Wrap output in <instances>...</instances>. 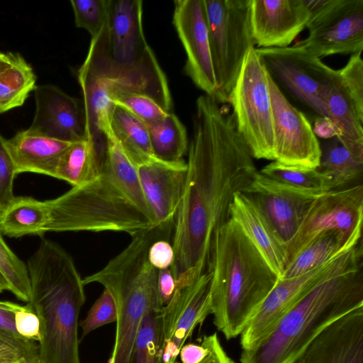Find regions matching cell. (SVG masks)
Listing matches in <instances>:
<instances>
[{"label":"cell","mask_w":363,"mask_h":363,"mask_svg":"<svg viewBox=\"0 0 363 363\" xmlns=\"http://www.w3.org/2000/svg\"><path fill=\"white\" fill-rule=\"evenodd\" d=\"M363 306L362 267L334 272L316 284L252 347L241 363H296L329 325Z\"/></svg>","instance_id":"8992f818"},{"label":"cell","mask_w":363,"mask_h":363,"mask_svg":"<svg viewBox=\"0 0 363 363\" xmlns=\"http://www.w3.org/2000/svg\"><path fill=\"white\" fill-rule=\"evenodd\" d=\"M267 78L274 123V161L290 167L318 168L321 145L310 121L289 101L269 73Z\"/></svg>","instance_id":"5bb4252c"},{"label":"cell","mask_w":363,"mask_h":363,"mask_svg":"<svg viewBox=\"0 0 363 363\" xmlns=\"http://www.w3.org/2000/svg\"><path fill=\"white\" fill-rule=\"evenodd\" d=\"M211 274L206 271L191 284L177 289L162 310V363H175L186 340L211 313Z\"/></svg>","instance_id":"2e32d148"},{"label":"cell","mask_w":363,"mask_h":363,"mask_svg":"<svg viewBox=\"0 0 363 363\" xmlns=\"http://www.w3.org/2000/svg\"><path fill=\"white\" fill-rule=\"evenodd\" d=\"M201 342L208 349V354L199 363H235L224 350L216 333L204 335Z\"/></svg>","instance_id":"7bdbcfd3"},{"label":"cell","mask_w":363,"mask_h":363,"mask_svg":"<svg viewBox=\"0 0 363 363\" xmlns=\"http://www.w3.org/2000/svg\"><path fill=\"white\" fill-rule=\"evenodd\" d=\"M362 220V184L321 194L312 201L296 233L286 245L288 263L313 239L328 231H339L348 239L360 241Z\"/></svg>","instance_id":"7c38bea8"},{"label":"cell","mask_w":363,"mask_h":363,"mask_svg":"<svg viewBox=\"0 0 363 363\" xmlns=\"http://www.w3.org/2000/svg\"><path fill=\"white\" fill-rule=\"evenodd\" d=\"M117 307L111 294L106 289L96 299L85 318L79 322L82 328V337L106 324L116 322Z\"/></svg>","instance_id":"8d00e7d4"},{"label":"cell","mask_w":363,"mask_h":363,"mask_svg":"<svg viewBox=\"0 0 363 363\" xmlns=\"http://www.w3.org/2000/svg\"><path fill=\"white\" fill-rule=\"evenodd\" d=\"M22 307L15 303L0 301V330L17 339H26L18 333L15 326V314Z\"/></svg>","instance_id":"ee69618b"},{"label":"cell","mask_w":363,"mask_h":363,"mask_svg":"<svg viewBox=\"0 0 363 363\" xmlns=\"http://www.w3.org/2000/svg\"><path fill=\"white\" fill-rule=\"evenodd\" d=\"M6 141L0 134V213L14 197L13 184L16 174Z\"/></svg>","instance_id":"ab89813d"},{"label":"cell","mask_w":363,"mask_h":363,"mask_svg":"<svg viewBox=\"0 0 363 363\" xmlns=\"http://www.w3.org/2000/svg\"><path fill=\"white\" fill-rule=\"evenodd\" d=\"M174 251L169 240L159 239L150 245L148 260L157 269L170 268L174 262Z\"/></svg>","instance_id":"b9f144b4"},{"label":"cell","mask_w":363,"mask_h":363,"mask_svg":"<svg viewBox=\"0 0 363 363\" xmlns=\"http://www.w3.org/2000/svg\"><path fill=\"white\" fill-rule=\"evenodd\" d=\"M131 238L128 246L103 268L83 278L84 286L102 285L116 304L115 341L108 363H130L145 315L163 308L157 291L158 269L148 260L150 245L162 234L154 227Z\"/></svg>","instance_id":"52a82bcc"},{"label":"cell","mask_w":363,"mask_h":363,"mask_svg":"<svg viewBox=\"0 0 363 363\" xmlns=\"http://www.w3.org/2000/svg\"><path fill=\"white\" fill-rule=\"evenodd\" d=\"M0 286L4 289V290H9V286L8 284L0 272Z\"/></svg>","instance_id":"681fc988"},{"label":"cell","mask_w":363,"mask_h":363,"mask_svg":"<svg viewBox=\"0 0 363 363\" xmlns=\"http://www.w3.org/2000/svg\"><path fill=\"white\" fill-rule=\"evenodd\" d=\"M176 289V281L170 268L158 270L157 291L163 307L172 301Z\"/></svg>","instance_id":"f6af8a7d"},{"label":"cell","mask_w":363,"mask_h":363,"mask_svg":"<svg viewBox=\"0 0 363 363\" xmlns=\"http://www.w3.org/2000/svg\"><path fill=\"white\" fill-rule=\"evenodd\" d=\"M212 61L218 85L216 100L228 103L247 52L255 47L250 0H203Z\"/></svg>","instance_id":"9c48e42d"},{"label":"cell","mask_w":363,"mask_h":363,"mask_svg":"<svg viewBox=\"0 0 363 363\" xmlns=\"http://www.w3.org/2000/svg\"><path fill=\"white\" fill-rule=\"evenodd\" d=\"M173 24L184 48L186 74L215 99L218 94L203 0L174 1Z\"/></svg>","instance_id":"9a60e30c"},{"label":"cell","mask_w":363,"mask_h":363,"mask_svg":"<svg viewBox=\"0 0 363 363\" xmlns=\"http://www.w3.org/2000/svg\"><path fill=\"white\" fill-rule=\"evenodd\" d=\"M30 286L28 304L40 322V363H81L79 316L86 295L71 255L43 239L26 263Z\"/></svg>","instance_id":"277c9868"},{"label":"cell","mask_w":363,"mask_h":363,"mask_svg":"<svg viewBox=\"0 0 363 363\" xmlns=\"http://www.w3.org/2000/svg\"><path fill=\"white\" fill-rule=\"evenodd\" d=\"M140 0H109L106 23L91 37L79 71L107 84L110 91L145 95L169 112L167 77L145 37Z\"/></svg>","instance_id":"3957f363"},{"label":"cell","mask_w":363,"mask_h":363,"mask_svg":"<svg viewBox=\"0 0 363 363\" xmlns=\"http://www.w3.org/2000/svg\"><path fill=\"white\" fill-rule=\"evenodd\" d=\"M308 36L295 45L320 58L363 50V0L308 1Z\"/></svg>","instance_id":"8fae6325"},{"label":"cell","mask_w":363,"mask_h":363,"mask_svg":"<svg viewBox=\"0 0 363 363\" xmlns=\"http://www.w3.org/2000/svg\"><path fill=\"white\" fill-rule=\"evenodd\" d=\"M50 220L46 201L14 196L0 213V233L10 238L42 235Z\"/></svg>","instance_id":"83f0119b"},{"label":"cell","mask_w":363,"mask_h":363,"mask_svg":"<svg viewBox=\"0 0 363 363\" xmlns=\"http://www.w3.org/2000/svg\"><path fill=\"white\" fill-rule=\"evenodd\" d=\"M26 358L39 362L38 345L29 339H17L0 330V359L13 360Z\"/></svg>","instance_id":"f35d334b"},{"label":"cell","mask_w":363,"mask_h":363,"mask_svg":"<svg viewBox=\"0 0 363 363\" xmlns=\"http://www.w3.org/2000/svg\"><path fill=\"white\" fill-rule=\"evenodd\" d=\"M145 199L156 225H174L186 176V162H164L157 159L137 167Z\"/></svg>","instance_id":"ffe728a7"},{"label":"cell","mask_w":363,"mask_h":363,"mask_svg":"<svg viewBox=\"0 0 363 363\" xmlns=\"http://www.w3.org/2000/svg\"><path fill=\"white\" fill-rule=\"evenodd\" d=\"M313 129L317 137L332 138L337 135L333 125L327 118H317Z\"/></svg>","instance_id":"7dc6e473"},{"label":"cell","mask_w":363,"mask_h":363,"mask_svg":"<svg viewBox=\"0 0 363 363\" xmlns=\"http://www.w3.org/2000/svg\"><path fill=\"white\" fill-rule=\"evenodd\" d=\"M361 242L334 259L303 275L278 279L240 334L242 350L248 349L265 336L279 319L312 287L327 276L362 266Z\"/></svg>","instance_id":"4fadbf2b"},{"label":"cell","mask_w":363,"mask_h":363,"mask_svg":"<svg viewBox=\"0 0 363 363\" xmlns=\"http://www.w3.org/2000/svg\"><path fill=\"white\" fill-rule=\"evenodd\" d=\"M106 152V146L100 147L86 138L72 143L59 159L55 178L73 186L95 180L104 170Z\"/></svg>","instance_id":"d4e9b609"},{"label":"cell","mask_w":363,"mask_h":363,"mask_svg":"<svg viewBox=\"0 0 363 363\" xmlns=\"http://www.w3.org/2000/svg\"><path fill=\"white\" fill-rule=\"evenodd\" d=\"M108 121L112 135L136 167L156 159L152 150L148 128L144 121L114 104Z\"/></svg>","instance_id":"484cf974"},{"label":"cell","mask_w":363,"mask_h":363,"mask_svg":"<svg viewBox=\"0 0 363 363\" xmlns=\"http://www.w3.org/2000/svg\"><path fill=\"white\" fill-rule=\"evenodd\" d=\"M206 271L211 274L213 324L225 339L235 338L279 278L231 219L213 234Z\"/></svg>","instance_id":"5b68a950"},{"label":"cell","mask_w":363,"mask_h":363,"mask_svg":"<svg viewBox=\"0 0 363 363\" xmlns=\"http://www.w3.org/2000/svg\"><path fill=\"white\" fill-rule=\"evenodd\" d=\"M187 150L185 186L172 238L170 269L177 289L206 271L214 233L230 220L235 194L244 192L258 172L233 114H225L206 94L196 100Z\"/></svg>","instance_id":"6da1fadb"},{"label":"cell","mask_w":363,"mask_h":363,"mask_svg":"<svg viewBox=\"0 0 363 363\" xmlns=\"http://www.w3.org/2000/svg\"><path fill=\"white\" fill-rule=\"evenodd\" d=\"M0 272L6 279L9 291L18 299L28 302L30 286L26 264L8 247L0 233Z\"/></svg>","instance_id":"836d02e7"},{"label":"cell","mask_w":363,"mask_h":363,"mask_svg":"<svg viewBox=\"0 0 363 363\" xmlns=\"http://www.w3.org/2000/svg\"><path fill=\"white\" fill-rule=\"evenodd\" d=\"M155 157L168 163L183 160L188 149L186 131L180 120L169 113L162 120L147 124Z\"/></svg>","instance_id":"4dcf8cb0"},{"label":"cell","mask_w":363,"mask_h":363,"mask_svg":"<svg viewBox=\"0 0 363 363\" xmlns=\"http://www.w3.org/2000/svg\"><path fill=\"white\" fill-rule=\"evenodd\" d=\"M162 310L152 309L145 315L130 363H162Z\"/></svg>","instance_id":"d6a6232c"},{"label":"cell","mask_w":363,"mask_h":363,"mask_svg":"<svg viewBox=\"0 0 363 363\" xmlns=\"http://www.w3.org/2000/svg\"><path fill=\"white\" fill-rule=\"evenodd\" d=\"M15 326L18 333L26 339L38 342L40 339V322L35 313L28 304L15 314Z\"/></svg>","instance_id":"60d3db41"},{"label":"cell","mask_w":363,"mask_h":363,"mask_svg":"<svg viewBox=\"0 0 363 363\" xmlns=\"http://www.w3.org/2000/svg\"><path fill=\"white\" fill-rule=\"evenodd\" d=\"M109 0H72L75 26L86 30L91 37L104 27L108 13Z\"/></svg>","instance_id":"d590c367"},{"label":"cell","mask_w":363,"mask_h":363,"mask_svg":"<svg viewBox=\"0 0 363 363\" xmlns=\"http://www.w3.org/2000/svg\"><path fill=\"white\" fill-rule=\"evenodd\" d=\"M243 193L255 203L285 245L296 233L312 201L320 195L277 182L259 171Z\"/></svg>","instance_id":"e0dca14e"},{"label":"cell","mask_w":363,"mask_h":363,"mask_svg":"<svg viewBox=\"0 0 363 363\" xmlns=\"http://www.w3.org/2000/svg\"><path fill=\"white\" fill-rule=\"evenodd\" d=\"M267 72L278 85L308 107L317 118H325L323 95L337 74L320 58L297 46L256 48Z\"/></svg>","instance_id":"30bf717a"},{"label":"cell","mask_w":363,"mask_h":363,"mask_svg":"<svg viewBox=\"0 0 363 363\" xmlns=\"http://www.w3.org/2000/svg\"><path fill=\"white\" fill-rule=\"evenodd\" d=\"M105 168L95 180L46 201L47 232H120L131 237L156 225L137 167L110 128L105 133Z\"/></svg>","instance_id":"7a4b0ae2"},{"label":"cell","mask_w":363,"mask_h":363,"mask_svg":"<svg viewBox=\"0 0 363 363\" xmlns=\"http://www.w3.org/2000/svg\"><path fill=\"white\" fill-rule=\"evenodd\" d=\"M230 219L240 228L281 279L288 264L286 245L245 193L235 194L230 206Z\"/></svg>","instance_id":"7402d4cb"},{"label":"cell","mask_w":363,"mask_h":363,"mask_svg":"<svg viewBox=\"0 0 363 363\" xmlns=\"http://www.w3.org/2000/svg\"><path fill=\"white\" fill-rule=\"evenodd\" d=\"M34 94L35 111L28 133L69 143L86 138L82 101L52 84L36 86Z\"/></svg>","instance_id":"ac0fdd59"},{"label":"cell","mask_w":363,"mask_h":363,"mask_svg":"<svg viewBox=\"0 0 363 363\" xmlns=\"http://www.w3.org/2000/svg\"><path fill=\"white\" fill-rule=\"evenodd\" d=\"M35 83L33 67L22 55L0 51V113L21 106Z\"/></svg>","instance_id":"4316f807"},{"label":"cell","mask_w":363,"mask_h":363,"mask_svg":"<svg viewBox=\"0 0 363 363\" xmlns=\"http://www.w3.org/2000/svg\"><path fill=\"white\" fill-rule=\"evenodd\" d=\"M4 289L0 286V293H1Z\"/></svg>","instance_id":"f907efd6"},{"label":"cell","mask_w":363,"mask_h":363,"mask_svg":"<svg viewBox=\"0 0 363 363\" xmlns=\"http://www.w3.org/2000/svg\"><path fill=\"white\" fill-rule=\"evenodd\" d=\"M308 0H250L252 35L257 48L288 47L306 28Z\"/></svg>","instance_id":"d6986e66"},{"label":"cell","mask_w":363,"mask_h":363,"mask_svg":"<svg viewBox=\"0 0 363 363\" xmlns=\"http://www.w3.org/2000/svg\"><path fill=\"white\" fill-rule=\"evenodd\" d=\"M110 99L113 104L127 109L146 124L157 122L169 113L152 99L135 92L112 90Z\"/></svg>","instance_id":"e575fe53"},{"label":"cell","mask_w":363,"mask_h":363,"mask_svg":"<svg viewBox=\"0 0 363 363\" xmlns=\"http://www.w3.org/2000/svg\"><path fill=\"white\" fill-rule=\"evenodd\" d=\"M207 354L208 349L201 341L200 344L184 345L179 352L182 363H199Z\"/></svg>","instance_id":"bcb514c9"},{"label":"cell","mask_w":363,"mask_h":363,"mask_svg":"<svg viewBox=\"0 0 363 363\" xmlns=\"http://www.w3.org/2000/svg\"><path fill=\"white\" fill-rule=\"evenodd\" d=\"M259 172L277 182L318 194L332 190L329 179L318 168L290 167L272 161Z\"/></svg>","instance_id":"1f68e13d"},{"label":"cell","mask_w":363,"mask_h":363,"mask_svg":"<svg viewBox=\"0 0 363 363\" xmlns=\"http://www.w3.org/2000/svg\"><path fill=\"white\" fill-rule=\"evenodd\" d=\"M320 147L318 169L328 177L332 190L345 187L362 174L363 160L355 156L337 137L330 138Z\"/></svg>","instance_id":"f546056e"},{"label":"cell","mask_w":363,"mask_h":363,"mask_svg":"<svg viewBox=\"0 0 363 363\" xmlns=\"http://www.w3.org/2000/svg\"><path fill=\"white\" fill-rule=\"evenodd\" d=\"M6 142L16 174L33 172L52 177L61 155L72 143L32 135L26 130L18 132Z\"/></svg>","instance_id":"cb8c5ba5"},{"label":"cell","mask_w":363,"mask_h":363,"mask_svg":"<svg viewBox=\"0 0 363 363\" xmlns=\"http://www.w3.org/2000/svg\"><path fill=\"white\" fill-rule=\"evenodd\" d=\"M0 363H34L26 358H20L13 360L0 359Z\"/></svg>","instance_id":"c3c4849f"},{"label":"cell","mask_w":363,"mask_h":363,"mask_svg":"<svg viewBox=\"0 0 363 363\" xmlns=\"http://www.w3.org/2000/svg\"><path fill=\"white\" fill-rule=\"evenodd\" d=\"M296 363H363V306L326 328Z\"/></svg>","instance_id":"44dd1931"},{"label":"cell","mask_w":363,"mask_h":363,"mask_svg":"<svg viewBox=\"0 0 363 363\" xmlns=\"http://www.w3.org/2000/svg\"><path fill=\"white\" fill-rule=\"evenodd\" d=\"M360 242L348 239L336 230L322 233L288 263L281 279L294 278L309 272L349 251Z\"/></svg>","instance_id":"f1b7e54d"},{"label":"cell","mask_w":363,"mask_h":363,"mask_svg":"<svg viewBox=\"0 0 363 363\" xmlns=\"http://www.w3.org/2000/svg\"><path fill=\"white\" fill-rule=\"evenodd\" d=\"M322 101L325 118L333 125L336 137L355 156L363 160V111L341 83L337 70Z\"/></svg>","instance_id":"603a6c76"},{"label":"cell","mask_w":363,"mask_h":363,"mask_svg":"<svg viewBox=\"0 0 363 363\" xmlns=\"http://www.w3.org/2000/svg\"><path fill=\"white\" fill-rule=\"evenodd\" d=\"M362 52L353 54L347 63L337 69L339 79L357 106L363 110Z\"/></svg>","instance_id":"74e56055"},{"label":"cell","mask_w":363,"mask_h":363,"mask_svg":"<svg viewBox=\"0 0 363 363\" xmlns=\"http://www.w3.org/2000/svg\"><path fill=\"white\" fill-rule=\"evenodd\" d=\"M268 72L255 48L247 52L229 95L237 130L254 159L274 160Z\"/></svg>","instance_id":"ba28073f"}]
</instances>
